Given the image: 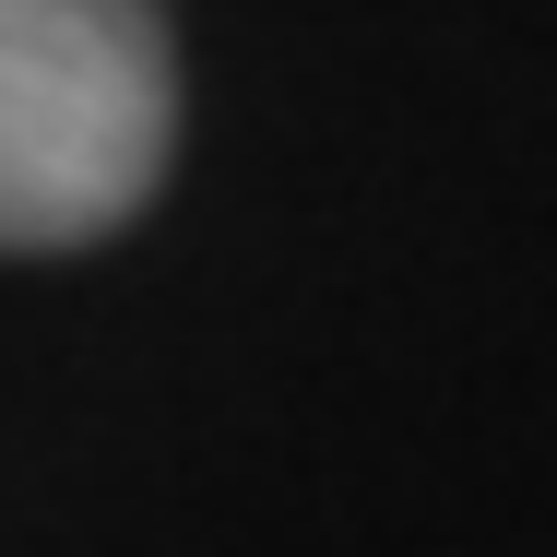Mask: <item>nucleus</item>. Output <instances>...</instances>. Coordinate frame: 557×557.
<instances>
[{
    "label": "nucleus",
    "mask_w": 557,
    "mask_h": 557,
    "mask_svg": "<svg viewBox=\"0 0 557 557\" xmlns=\"http://www.w3.org/2000/svg\"><path fill=\"white\" fill-rule=\"evenodd\" d=\"M178 154L166 0H0V249H84Z\"/></svg>",
    "instance_id": "nucleus-1"
}]
</instances>
